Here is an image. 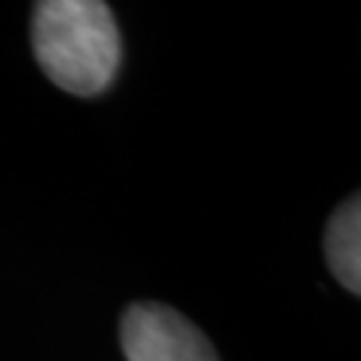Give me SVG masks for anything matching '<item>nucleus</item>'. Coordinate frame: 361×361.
Listing matches in <instances>:
<instances>
[{
  "label": "nucleus",
  "instance_id": "f257e3e1",
  "mask_svg": "<svg viewBox=\"0 0 361 361\" xmlns=\"http://www.w3.org/2000/svg\"><path fill=\"white\" fill-rule=\"evenodd\" d=\"M32 46L49 80L78 97L102 94L121 65L116 16L99 0L38 3Z\"/></svg>",
  "mask_w": 361,
  "mask_h": 361
},
{
  "label": "nucleus",
  "instance_id": "f03ea898",
  "mask_svg": "<svg viewBox=\"0 0 361 361\" xmlns=\"http://www.w3.org/2000/svg\"><path fill=\"white\" fill-rule=\"evenodd\" d=\"M126 361H219L207 335L166 305H131L121 322Z\"/></svg>",
  "mask_w": 361,
  "mask_h": 361
},
{
  "label": "nucleus",
  "instance_id": "7ed1b4c3",
  "mask_svg": "<svg viewBox=\"0 0 361 361\" xmlns=\"http://www.w3.org/2000/svg\"><path fill=\"white\" fill-rule=\"evenodd\" d=\"M324 255L340 284L353 295L361 292V204L359 195L348 198L337 209L326 233H324Z\"/></svg>",
  "mask_w": 361,
  "mask_h": 361
}]
</instances>
